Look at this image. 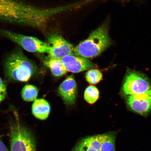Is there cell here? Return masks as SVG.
I'll list each match as a JSON object with an SVG mask.
<instances>
[{
    "label": "cell",
    "mask_w": 151,
    "mask_h": 151,
    "mask_svg": "<svg viewBox=\"0 0 151 151\" xmlns=\"http://www.w3.org/2000/svg\"><path fill=\"white\" fill-rule=\"evenodd\" d=\"M103 134L83 138L70 151H100Z\"/></svg>",
    "instance_id": "obj_11"
},
{
    "label": "cell",
    "mask_w": 151,
    "mask_h": 151,
    "mask_svg": "<svg viewBox=\"0 0 151 151\" xmlns=\"http://www.w3.org/2000/svg\"><path fill=\"white\" fill-rule=\"evenodd\" d=\"M127 103L133 112L146 116L151 111V88L144 93L128 96Z\"/></svg>",
    "instance_id": "obj_8"
},
{
    "label": "cell",
    "mask_w": 151,
    "mask_h": 151,
    "mask_svg": "<svg viewBox=\"0 0 151 151\" xmlns=\"http://www.w3.org/2000/svg\"><path fill=\"white\" fill-rule=\"evenodd\" d=\"M5 76L8 80L26 82L37 73L36 66L20 49L12 52L5 63Z\"/></svg>",
    "instance_id": "obj_3"
},
{
    "label": "cell",
    "mask_w": 151,
    "mask_h": 151,
    "mask_svg": "<svg viewBox=\"0 0 151 151\" xmlns=\"http://www.w3.org/2000/svg\"><path fill=\"white\" fill-rule=\"evenodd\" d=\"M67 71L78 73L93 69L95 65L88 59L75 55H69L61 59Z\"/></svg>",
    "instance_id": "obj_9"
},
{
    "label": "cell",
    "mask_w": 151,
    "mask_h": 151,
    "mask_svg": "<svg viewBox=\"0 0 151 151\" xmlns=\"http://www.w3.org/2000/svg\"><path fill=\"white\" fill-rule=\"evenodd\" d=\"M58 93L66 104L74 105L77 93L76 82L73 75L68 76L62 82L58 88Z\"/></svg>",
    "instance_id": "obj_10"
},
{
    "label": "cell",
    "mask_w": 151,
    "mask_h": 151,
    "mask_svg": "<svg viewBox=\"0 0 151 151\" xmlns=\"http://www.w3.org/2000/svg\"><path fill=\"white\" fill-rule=\"evenodd\" d=\"M117 132H109L103 134L101 150L100 151H116L115 142Z\"/></svg>",
    "instance_id": "obj_14"
},
{
    "label": "cell",
    "mask_w": 151,
    "mask_h": 151,
    "mask_svg": "<svg viewBox=\"0 0 151 151\" xmlns=\"http://www.w3.org/2000/svg\"><path fill=\"white\" fill-rule=\"evenodd\" d=\"M45 65L50 70L53 75L61 76L65 74L67 70L61 59L51 57L45 61Z\"/></svg>",
    "instance_id": "obj_13"
},
{
    "label": "cell",
    "mask_w": 151,
    "mask_h": 151,
    "mask_svg": "<svg viewBox=\"0 0 151 151\" xmlns=\"http://www.w3.org/2000/svg\"><path fill=\"white\" fill-rule=\"evenodd\" d=\"M6 95V85L0 77V104L5 99Z\"/></svg>",
    "instance_id": "obj_18"
},
{
    "label": "cell",
    "mask_w": 151,
    "mask_h": 151,
    "mask_svg": "<svg viewBox=\"0 0 151 151\" xmlns=\"http://www.w3.org/2000/svg\"><path fill=\"white\" fill-rule=\"evenodd\" d=\"M0 33L28 52L48 53V45L47 43L36 37L21 35L5 29H0Z\"/></svg>",
    "instance_id": "obj_5"
},
{
    "label": "cell",
    "mask_w": 151,
    "mask_h": 151,
    "mask_svg": "<svg viewBox=\"0 0 151 151\" xmlns=\"http://www.w3.org/2000/svg\"><path fill=\"white\" fill-rule=\"evenodd\" d=\"M86 80L89 83L95 84L98 83L102 79L103 75L99 70H89L86 73Z\"/></svg>",
    "instance_id": "obj_17"
},
{
    "label": "cell",
    "mask_w": 151,
    "mask_h": 151,
    "mask_svg": "<svg viewBox=\"0 0 151 151\" xmlns=\"http://www.w3.org/2000/svg\"><path fill=\"white\" fill-rule=\"evenodd\" d=\"M0 151H9L0 138Z\"/></svg>",
    "instance_id": "obj_19"
},
{
    "label": "cell",
    "mask_w": 151,
    "mask_h": 151,
    "mask_svg": "<svg viewBox=\"0 0 151 151\" xmlns=\"http://www.w3.org/2000/svg\"><path fill=\"white\" fill-rule=\"evenodd\" d=\"M99 92L96 86H90L87 88L84 93V99L88 103L92 104L99 99Z\"/></svg>",
    "instance_id": "obj_16"
},
{
    "label": "cell",
    "mask_w": 151,
    "mask_h": 151,
    "mask_svg": "<svg viewBox=\"0 0 151 151\" xmlns=\"http://www.w3.org/2000/svg\"><path fill=\"white\" fill-rule=\"evenodd\" d=\"M55 11L39 9L16 0H0V19L35 28L42 27Z\"/></svg>",
    "instance_id": "obj_1"
},
{
    "label": "cell",
    "mask_w": 151,
    "mask_h": 151,
    "mask_svg": "<svg viewBox=\"0 0 151 151\" xmlns=\"http://www.w3.org/2000/svg\"><path fill=\"white\" fill-rule=\"evenodd\" d=\"M10 133V151H36L33 135L18 120L11 124Z\"/></svg>",
    "instance_id": "obj_4"
},
{
    "label": "cell",
    "mask_w": 151,
    "mask_h": 151,
    "mask_svg": "<svg viewBox=\"0 0 151 151\" xmlns=\"http://www.w3.org/2000/svg\"><path fill=\"white\" fill-rule=\"evenodd\" d=\"M38 93V90L35 86L26 85L22 90L21 95L22 99L26 101H35Z\"/></svg>",
    "instance_id": "obj_15"
},
{
    "label": "cell",
    "mask_w": 151,
    "mask_h": 151,
    "mask_svg": "<svg viewBox=\"0 0 151 151\" xmlns=\"http://www.w3.org/2000/svg\"><path fill=\"white\" fill-rule=\"evenodd\" d=\"M111 40L106 22L90 33L88 38L74 48V55L86 59H92L100 55L110 46Z\"/></svg>",
    "instance_id": "obj_2"
},
{
    "label": "cell",
    "mask_w": 151,
    "mask_h": 151,
    "mask_svg": "<svg viewBox=\"0 0 151 151\" xmlns=\"http://www.w3.org/2000/svg\"><path fill=\"white\" fill-rule=\"evenodd\" d=\"M48 54L51 57L61 59L65 56L74 55V48L61 36L51 33L47 38Z\"/></svg>",
    "instance_id": "obj_6"
},
{
    "label": "cell",
    "mask_w": 151,
    "mask_h": 151,
    "mask_svg": "<svg viewBox=\"0 0 151 151\" xmlns=\"http://www.w3.org/2000/svg\"><path fill=\"white\" fill-rule=\"evenodd\" d=\"M151 88V85L146 78L134 72L127 76L123 86L124 93L128 96L144 93Z\"/></svg>",
    "instance_id": "obj_7"
},
{
    "label": "cell",
    "mask_w": 151,
    "mask_h": 151,
    "mask_svg": "<svg viewBox=\"0 0 151 151\" xmlns=\"http://www.w3.org/2000/svg\"><path fill=\"white\" fill-rule=\"evenodd\" d=\"M50 104L44 99H36L32 106V112L33 115L39 120H46L50 115Z\"/></svg>",
    "instance_id": "obj_12"
}]
</instances>
